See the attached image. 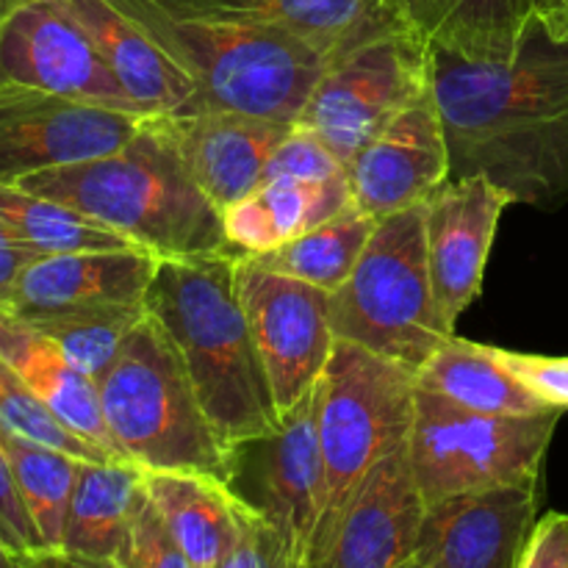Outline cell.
Returning <instances> with one entry per match:
<instances>
[{
	"mask_svg": "<svg viewBox=\"0 0 568 568\" xmlns=\"http://www.w3.org/2000/svg\"><path fill=\"white\" fill-rule=\"evenodd\" d=\"M433 94L453 178L486 175L536 209L568 203V39L552 37L536 11L508 61L433 50Z\"/></svg>",
	"mask_w": 568,
	"mask_h": 568,
	"instance_id": "obj_1",
	"label": "cell"
},
{
	"mask_svg": "<svg viewBox=\"0 0 568 568\" xmlns=\"http://www.w3.org/2000/svg\"><path fill=\"white\" fill-rule=\"evenodd\" d=\"M236 255L159 258L144 308L175 342L216 436L242 453L275 436L281 414L239 303Z\"/></svg>",
	"mask_w": 568,
	"mask_h": 568,
	"instance_id": "obj_2",
	"label": "cell"
},
{
	"mask_svg": "<svg viewBox=\"0 0 568 568\" xmlns=\"http://www.w3.org/2000/svg\"><path fill=\"white\" fill-rule=\"evenodd\" d=\"M17 186L72 205L159 258L239 253L159 114L114 153L33 172Z\"/></svg>",
	"mask_w": 568,
	"mask_h": 568,
	"instance_id": "obj_3",
	"label": "cell"
},
{
	"mask_svg": "<svg viewBox=\"0 0 568 568\" xmlns=\"http://www.w3.org/2000/svg\"><path fill=\"white\" fill-rule=\"evenodd\" d=\"M194 83V111H244L297 122L331 61L277 28L178 14L155 0H111ZM192 111V114H194Z\"/></svg>",
	"mask_w": 568,
	"mask_h": 568,
	"instance_id": "obj_4",
	"label": "cell"
},
{
	"mask_svg": "<svg viewBox=\"0 0 568 568\" xmlns=\"http://www.w3.org/2000/svg\"><path fill=\"white\" fill-rule=\"evenodd\" d=\"M116 453L142 471H200L233 483L239 453L216 436L170 333L150 314L98 377Z\"/></svg>",
	"mask_w": 568,
	"mask_h": 568,
	"instance_id": "obj_5",
	"label": "cell"
},
{
	"mask_svg": "<svg viewBox=\"0 0 568 568\" xmlns=\"http://www.w3.org/2000/svg\"><path fill=\"white\" fill-rule=\"evenodd\" d=\"M416 369L336 338L320 383V444L325 505L311 568L325 566L338 519L372 466L408 444L414 425Z\"/></svg>",
	"mask_w": 568,
	"mask_h": 568,
	"instance_id": "obj_6",
	"label": "cell"
},
{
	"mask_svg": "<svg viewBox=\"0 0 568 568\" xmlns=\"http://www.w3.org/2000/svg\"><path fill=\"white\" fill-rule=\"evenodd\" d=\"M336 338L419 372L455 327L436 303L425 203L377 222L353 275L331 294Z\"/></svg>",
	"mask_w": 568,
	"mask_h": 568,
	"instance_id": "obj_7",
	"label": "cell"
},
{
	"mask_svg": "<svg viewBox=\"0 0 568 568\" xmlns=\"http://www.w3.org/2000/svg\"><path fill=\"white\" fill-rule=\"evenodd\" d=\"M560 414H480L416 386L408 453L425 503L480 488L538 486Z\"/></svg>",
	"mask_w": 568,
	"mask_h": 568,
	"instance_id": "obj_8",
	"label": "cell"
},
{
	"mask_svg": "<svg viewBox=\"0 0 568 568\" xmlns=\"http://www.w3.org/2000/svg\"><path fill=\"white\" fill-rule=\"evenodd\" d=\"M433 89V50L414 33L369 39L327 64L297 125L314 131L344 166Z\"/></svg>",
	"mask_w": 568,
	"mask_h": 568,
	"instance_id": "obj_9",
	"label": "cell"
},
{
	"mask_svg": "<svg viewBox=\"0 0 568 568\" xmlns=\"http://www.w3.org/2000/svg\"><path fill=\"white\" fill-rule=\"evenodd\" d=\"M233 281L283 416L316 386L331 361V292L266 270L247 253L236 255Z\"/></svg>",
	"mask_w": 568,
	"mask_h": 568,
	"instance_id": "obj_10",
	"label": "cell"
},
{
	"mask_svg": "<svg viewBox=\"0 0 568 568\" xmlns=\"http://www.w3.org/2000/svg\"><path fill=\"white\" fill-rule=\"evenodd\" d=\"M0 83L144 114L120 87L67 0H28L0 17Z\"/></svg>",
	"mask_w": 568,
	"mask_h": 568,
	"instance_id": "obj_11",
	"label": "cell"
},
{
	"mask_svg": "<svg viewBox=\"0 0 568 568\" xmlns=\"http://www.w3.org/2000/svg\"><path fill=\"white\" fill-rule=\"evenodd\" d=\"M144 120L133 111L0 83V183L114 153Z\"/></svg>",
	"mask_w": 568,
	"mask_h": 568,
	"instance_id": "obj_12",
	"label": "cell"
},
{
	"mask_svg": "<svg viewBox=\"0 0 568 568\" xmlns=\"http://www.w3.org/2000/svg\"><path fill=\"white\" fill-rule=\"evenodd\" d=\"M344 170L353 209L375 220L427 203L453 178L447 128L433 89L394 116Z\"/></svg>",
	"mask_w": 568,
	"mask_h": 568,
	"instance_id": "obj_13",
	"label": "cell"
},
{
	"mask_svg": "<svg viewBox=\"0 0 568 568\" xmlns=\"http://www.w3.org/2000/svg\"><path fill=\"white\" fill-rule=\"evenodd\" d=\"M508 205L514 197L486 175L449 178L425 203L433 292L453 327L480 297L494 236Z\"/></svg>",
	"mask_w": 568,
	"mask_h": 568,
	"instance_id": "obj_14",
	"label": "cell"
},
{
	"mask_svg": "<svg viewBox=\"0 0 568 568\" xmlns=\"http://www.w3.org/2000/svg\"><path fill=\"white\" fill-rule=\"evenodd\" d=\"M538 486L464 491L427 505L408 568H516L536 525Z\"/></svg>",
	"mask_w": 568,
	"mask_h": 568,
	"instance_id": "obj_15",
	"label": "cell"
},
{
	"mask_svg": "<svg viewBox=\"0 0 568 568\" xmlns=\"http://www.w3.org/2000/svg\"><path fill=\"white\" fill-rule=\"evenodd\" d=\"M425 514V494L403 444L355 488L322 568H408Z\"/></svg>",
	"mask_w": 568,
	"mask_h": 568,
	"instance_id": "obj_16",
	"label": "cell"
},
{
	"mask_svg": "<svg viewBox=\"0 0 568 568\" xmlns=\"http://www.w3.org/2000/svg\"><path fill=\"white\" fill-rule=\"evenodd\" d=\"M320 383V381H316ZM261 508L277 527L288 568H311L325 505V460L320 444V388H311L281 416V430L258 442Z\"/></svg>",
	"mask_w": 568,
	"mask_h": 568,
	"instance_id": "obj_17",
	"label": "cell"
},
{
	"mask_svg": "<svg viewBox=\"0 0 568 568\" xmlns=\"http://www.w3.org/2000/svg\"><path fill=\"white\" fill-rule=\"evenodd\" d=\"M189 175L220 211L264 183L266 166L294 122L244 111L159 114Z\"/></svg>",
	"mask_w": 568,
	"mask_h": 568,
	"instance_id": "obj_18",
	"label": "cell"
},
{
	"mask_svg": "<svg viewBox=\"0 0 568 568\" xmlns=\"http://www.w3.org/2000/svg\"><path fill=\"white\" fill-rule=\"evenodd\" d=\"M159 255L142 247L39 255L20 272L6 308L48 314L83 305L144 303Z\"/></svg>",
	"mask_w": 568,
	"mask_h": 568,
	"instance_id": "obj_19",
	"label": "cell"
},
{
	"mask_svg": "<svg viewBox=\"0 0 568 568\" xmlns=\"http://www.w3.org/2000/svg\"><path fill=\"white\" fill-rule=\"evenodd\" d=\"M178 14L266 26L297 37L327 61L403 28L388 0H155ZM405 31V28H403Z\"/></svg>",
	"mask_w": 568,
	"mask_h": 568,
	"instance_id": "obj_20",
	"label": "cell"
},
{
	"mask_svg": "<svg viewBox=\"0 0 568 568\" xmlns=\"http://www.w3.org/2000/svg\"><path fill=\"white\" fill-rule=\"evenodd\" d=\"M128 98L148 116L192 114L194 83L148 37L139 22L111 0H67Z\"/></svg>",
	"mask_w": 568,
	"mask_h": 568,
	"instance_id": "obj_21",
	"label": "cell"
},
{
	"mask_svg": "<svg viewBox=\"0 0 568 568\" xmlns=\"http://www.w3.org/2000/svg\"><path fill=\"white\" fill-rule=\"evenodd\" d=\"M399 26L438 53L508 61L532 20V0H388Z\"/></svg>",
	"mask_w": 568,
	"mask_h": 568,
	"instance_id": "obj_22",
	"label": "cell"
},
{
	"mask_svg": "<svg viewBox=\"0 0 568 568\" xmlns=\"http://www.w3.org/2000/svg\"><path fill=\"white\" fill-rule=\"evenodd\" d=\"M0 355L14 366L17 375L61 425L92 442L111 458L125 460L116 453L103 422L98 383L83 375L44 333L28 325L22 316L11 314L9 308H0Z\"/></svg>",
	"mask_w": 568,
	"mask_h": 568,
	"instance_id": "obj_23",
	"label": "cell"
},
{
	"mask_svg": "<svg viewBox=\"0 0 568 568\" xmlns=\"http://www.w3.org/2000/svg\"><path fill=\"white\" fill-rule=\"evenodd\" d=\"M347 209H353L347 170L325 181L266 178L255 192L222 211V225L233 250L261 255Z\"/></svg>",
	"mask_w": 568,
	"mask_h": 568,
	"instance_id": "obj_24",
	"label": "cell"
},
{
	"mask_svg": "<svg viewBox=\"0 0 568 568\" xmlns=\"http://www.w3.org/2000/svg\"><path fill=\"white\" fill-rule=\"evenodd\" d=\"M139 486L142 469L131 460H81L61 532V564L120 568Z\"/></svg>",
	"mask_w": 568,
	"mask_h": 568,
	"instance_id": "obj_25",
	"label": "cell"
},
{
	"mask_svg": "<svg viewBox=\"0 0 568 568\" xmlns=\"http://www.w3.org/2000/svg\"><path fill=\"white\" fill-rule=\"evenodd\" d=\"M189 568H222L233 538V483L200 471H142Z\"/></svg>",
	"mask_w": 568,
	"mask_h": 568,
	"instance_id": "obj_26",
	"label": "cell"
},
{
	"mask_svg": "<svg viewBox=\"0 0 568 568\" xmlns=\"http://www.w3.org/2000/svg\"><path fill=\"white\" fill-rule=\"evenodd\" d=\"M416 383L480 414L527 416L552 408L497 358L494 347L466 342L455 333L422 364Z\"/></svg>",
	"mask_w": 568,
	"mask_h": 568,
	"instance_id": "obj_27",
	"label": "cell"
},
{
	"mask_svg": "<svg viewBox=\"0 0 568 568\" xmlns=\"http://www.w3.org/2000/svg\"><path fill=\"white\" fill-rule=\"evenodd\" d=\"M0 444L9 455L17 488L26 503L28 516L39 532L50 564H61V532H64L67 510H70L72 488H75L81 458L64 449L48 447L33 438L0 427Z\"/></svg>",
	"mask_w": 568,
	"mask_h": 568,
	"instance_id": "obj_28",
	"label": "cell"
},
{
	"mask_svg": "<svg viewBox=\"0 0 568 568\" xmlns=\"http://www.w3.org/2000/svg\"><path fill=\"white\" fill-rule=\"evenodd\" d=\"M377 222L381 220L364 214V211L347 209L344 214L305 231L303 236L292 239L270 253L253 255V258L266 270L297 277V281L333 294L353 275Z\"/></svg>",
	"mask_w": 568,
	"mask_h": 568,
	"instance_id": "obj_29",
	"label": "cell"
},
{
	"mask_svg": "<svg viewBox=\"0 0 568 568\" xmlns=\"http://www.w3.org/2000/svg\"><path fill=\"white\" fill-rule=\"evenodd\" d=\"M0 222L39 255L136 247L131 239L111 231L103 222L17 183H0Z\"/></svg>",
	"mask_w": 568,
	"mask_h": 568,
	"instance_id": "obj_30",
	"label": "cell"
},
{
	"mask_svg": "<svg viewBox=\"0 0 568 568\" xmlns=\"http://www.w3.org/2000/svg\"><path fill=\"white\" fill-rule=\"evenodd\" d=\"M144 314H148L144 303H109L17 316L44 333L83 375L98 381Z\"/></svg>",
	"mask_w": 568,
	"mask_h": 568,
	"instance_id": "obj_31",
	"label": "cell"
},
{
	"mask_svg": "<svg viewBox=\"0 0 568 568\" xmlns=\"http://www.w3.org/2000/svg\"><path fill=\"white\" fill-rule=\"evenodd\" d=\"M0 427L17 433V436L48 444V447L64 449L81 460H120L111 458L109 453L94 447L78 433H72L67 425H61L3 355H0Z\"/></svg>",
	"mask_w": 568,
	"mask_h": 568,
	"instance_id": "obj_32",
	"label": "cell"
},
{
	"mask_svg": "<svg viewBox=\"0 0 568 568\" xmlns=\"http://www.w3.org/2000/svg\"><path fill=\"white\" fill-rule=\"evenodd\" d=\"M120 568H189L164 514L144 488V480L128 516Z\"/></svg>",
	"mask_w": 568,
	"mask_h": 568,
	"instance_id": "obj_33",
	"label": "cell"
},
{
	"mask_svg": "<svg viewBox=\"0 0 568 568\" xmlns=\"http://www.w3.org/2000/svg\"><path fill=\"white\" fill-rule=\"evenodd\" d=\"M222 568H288L286 547L264 508L239 497L233 503V538Z\"/></svg>",
	"mask_w": 568,
	"mask_h": 568,
	"instance_id": "obj_34",
	"label": "cell"
},
{
	"mask_svg": "<svg viewBox=\"0 0 568 568\" xmlns=\"http://www.w3.org/2000/svg\"><path fill=\"white\" fill-rule=\"evenodd\" d=\"M342 172L344 164L338 161V155L314 131L297 125V122L266 166V178H303V181H325V178H336Z\"/></svg>",
	"mask_w": 568,
	"mask_h": 568,
	"instance_id": "obj_35",
	"label": "cell"
},
{
	"mask_svg": "<svg viewBox=\"0 0 568 568\" xmlns=\"http://www.w3.org/2000/svg\"><path fill=\"white\" fill-rule=\"evenodd\" d=\"M0 541L20 558L22 566H48V552H44L39 532L28 516L26 503L17 488L14 471H11L9 455L0 444Z\"/></svg>",
	"mask_w": 568,
	"mask_h": 568,
	"instance_id": "obj_36",
	"label": "cell"
},
{
	"mask_svg": "<svg viewBox=\"0 0 568 568\" xmlns=\"http://www.w3.org/2000/svg\"><path fill=\"white\" fill-rule=\"evenodd\" d=\"M494 353L538 399L552 408H568V358L514 353L505 347H494Z\"/></svg>",
	"mask_w": 568,
	"mask_h": 568,
	"instance_id": "obj_37",
	"label": "cell"
},
{
	"mask_svg": "<svg viewBox=\"0 0 568 568\" xmlns=\"http://www.w3.org/2000/svg\"><path fill=\"white\" fill-rule=\"evenodd\" d=\"M516 568H568V516L552 514L536 519L527 532Z\"/></svg>",
	"mask_w": 568,
	"mask_h": 568,
	"instance_id": "obj_38",
	"label": "cell"
},
{
	"mask_svg": "<svg viewBox=\"0 0 568 568\" xmlns=\"http://www.w3.org/2000/svg\"><path fill=\"white\" fill-rule=\"evenodd\" d=\"M33 258H39L37 250L26 247V244L0 222V308H6L11 292H14L17 277H20V272L26 270V264H31Z\"/></svg>",
	"mask_w": 568,
	"mask_h": 568,
	"instance_id": "obj_39",
	"label": "cell"
},
{
	"mask_svg": "<svg viewBox=\"0 0 568 568\" xmlns=\"http://www.w3.org/2000/svg\"><path fill=\"white\" fill-rule=\"evenodd\" d=\"M532 11L558 39H568V0H532Z\"/></svg>",
	"mask_w": 568,
	"mask_h": 568,
	"instance_id": "obj_40",
	"label": "cell"
},
{
	"mask_svg": "<svg viewBox=\"0 0 568 568\" xmlns=\"http://www.w3.org/2000/svg\"><path fill=\"white\" fill-rule=\"evenodd\" d=\"M20 566H22L20 558H17V555L11 552L3 541H0V568H20Z\"/></svg>",
	"mask_w": 568,
	"mask_h": 568,
	"instance_id": "obj_41",
	"label": "cell"
},
{
	"mask_svg": "<svg viewBox=\"0 0 568 568\" xmlns=\"http://www.w3.org/2000/svg\"><path fill=\"white\" fill-rule=\"evenodd\" d=\"M22 3H28V0H0V17L9 14L11 9H17V6H22Z\"/></svg>",
	"mask_w": 568,
	"mask_h": 568,
	"instance_id": "obj_42",
	"label": "cell"
}]
</instances>
